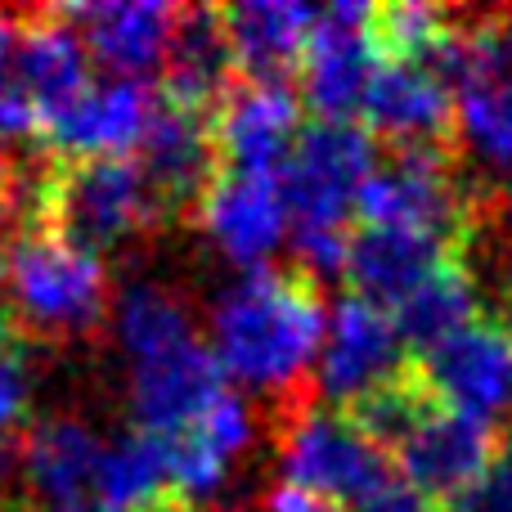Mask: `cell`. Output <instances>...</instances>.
Listing matches in <instances>:
<instances>
[{"instance_id": "1", "label": "cell", "mask_w": 512, "mask_h": 512, "mask_svg": "<svg viewBox=\"0 0 512 512\" xmlns=\"http://www.w3.org/2000/svg\"><path fill=\"white\" fill-rule=\"evenodd\" d=\"M328 315L319 283L301 270H248L221 297L212 351L225 378L252 391H297L324 351Z\"/></svg>"}, {"instance_id": "2", "label": "cell", "mask_w": 512, "mask_h": 512, "mask_svg": "<svg viewBox=\"0 0 512 512\" xmlns=\"http://www.w3.org/2000/svg\"><path fill=\"white\" fill-rule=\"evenodd\" d=\"M355 216L468 248L481 230V198L454 167V149H391L355 194Z\"/></svg>"}, {"instance_id": "3", "label": "cell", "mask_w": 512, "mask_h": 512, "mask_svg": "<svg viewBox=\"0 0 512 512\" xmlns=\"http://www.w3.org/2000/svg\"><path fill=\"white\" fill-rule=\"evenodd\" d=\"M158 221L167 216L135 158H54L45 234H59L72 248L104 256Z\"/></svg>"}, {"instance_id": "4", "label": "cell", "mask_w": 512, "mask_h": 512, "mask_svg": "<svg viewBox=\"0 0 512 512\" xmlns=\"http://www.w3.org/2000/svg\"><path fill=\"white\" fill-rule=\"evenodd\" d=\"M9 297L14 324L45 337L95 333L108 310V274L104 261L59 234H27L9 248Z\"/></svg>"}, {"instance_id": "5", "label": "cell", "mask_w": 512, "mask_h": 512, "mask_svg": "<svg viewBox=\"0 0 512 512\" xmlns=\"http://www.w3.org/2000/svg\"><path fill=\"white\" fill-rule=\"evenodd\" d=\"M378 167V140L360 122H306L279 167L292 234H346V212Z\"/></svg>"}, {"instance_id": "6", "label": "cell", "mask_w": 512, "mask_h": 512, "mask_svg": "<svg viewBox=\"0 0 512 512\" xmlns=\"http://www.w3.org/2000/svg\"><path fill=\"white\" fill-rule=\"evenodd\" d=\"M391 459L328 405H306L283 427V477L288 486L328 504H355L391 477Z\"/></svg>"}, {"instance_id": "7", "label": "cell", "mask_w": 512, "mask_h": 512, "mask_svg": "<svg viewBox=\"0 0 512 512\" xmlns=\"http://www.w3.org/2000/svg\"><path fill=\"white\" fill-rule=\"evenodd\" d=\"M378 68L373 5H328L319 9L315 32L297 63V95L315 113V122H351Z\"/></svg>"}, {"instance_id": "8", "label": "cell", "mask_w": 512, "mask_h": 512, "mask_svg": "<svg viewBox=\"0 0 512 512\" xmlns=\"http://www.w3.org/2000/svg\"><path fill=\"white\" fill-rule=\"evenodd\" d=\"M495 445L499 436L490 427V418L454 409L436 396L423 409V418L400 436V445L391 450V463H396V472L418 495L450 508L463 490H472L486 477L490 459H495Z\"/></svg>"}, {"instance_id": "9", "label": "cell", "mask_w": 512, "mask_h": 512, "mask_svg": "<svg viewBox=\"0 0 512 512\" xmlns=\"http://www.w3.org/2000/svg\"><path fill=\"white\" fill-rule=\"evenodd\" d=\"M409 364L414 360L400 346L391 310L346 292L324 333V355H319V382H315L319 400L328 409H351L355 400L378 391L382 382L400 378Z\"/></svg>"}, {"instance_id": "10", "label": "cell", "mask_w": 512, "mask_h": 512, "mask_svg": "<svg viewBox=\"0 0 512 512\" xmlns=\"http://www.w3.org/2000/svg\"><path fill=\"white\" fill-rule=\"evenodd\" d=\"M301 135V95L288 81H239L212 113L221 171L279 176Z\"/></svg>"}, {"instance_id": "11", "label": "cell", "mask_w": 512, "mask_h": 512, "mask_svg": "<svg viewBox=\"0 0 512 512\" xmlns=\"http://www.w3.org/2000/svg\"><path fill=\"white\" fill-rule=\"evenodd\" d=\"M364 131L387 149H454L459 99L423 63H382L364 90Z\"/></svg>"}, {"instance_id": "12", "label": "cell", "mask_w": 512, "mask_h": 512, "mask_svg": "<svg viewBox=\"0 0 512 512\" xmlns=\"http://www.w3.org/2000/svg\"><path fill=\"white\" fill-rule=\"evenodd\" d=\"M144 180H149L153 198H158L162 216H185L203 203L207 185L221 176L216 162V140H212V113L185 108L158 90V108L144 131L140 149H135Z\"/></svg>"}, {"instance_id": "13", "label": "cell", "mask_w": 512, "mask_h": 512, "mask_svg": "<svg viewBox=\"0 0 512 512\" xmlns=\"http://www.w3.org/2000/svg\"><path fill=\"white\" fill-rule=\"evenodd\" d=\"M225 391L230 387H225V369L216 360V351L203 337H189L176 351L135 364L131 378L135 432L171 441V436L189 432Z\"/></svg>"}, {"instance_id": "14", "label": "cell", "mask_w": 512, "mask_h": 512, "mask_svg": "<svg viewBox=\"0 0 512 512\" xmlns=\"http://www.w3.org/2000/svg\"><path fill=\"white\" fill-rule=\"evenodd\" d=\"M158 108V86L144 77L95 81L59 122L45 126V144L54 158H131Z\"/></svg>"}, {"instance_id": "15", "label": "cell", "mask_w": 512, "mask_h": 512, "mask_svg": "<svg viewBox=\"0 0 512 512\" xmlns=\"http://www.w3.org/2000/svg\"><path fill=\"white\" fill-rule=\"evenodd\" d=\"M427 387L454 409L490 418L512 400V328L504 315H481L463 333L414 360Z\"/></svg>"}, {"instance_id": "16", "label": "cell", "mask_w": 512, "mask_h": 512, "mask_svg": "<svg viewBox=\"0 0 512 512\" xmlns=\"http://www.w3.org/2000/svg\"><path fill=\"white\" fill-rule=\"evenodd\" d=\"M450 261H463V248L432 239V234L396 230V225H355L346 239L342 279L351 297L396 310L427 274H436Z\"/></svg>"}, {"instance_id": "17", "label": "cell", "mask_w": 512, "mask_h": 512, "mask_svg": "<svg viewBox=\"0 0 512 512\" xmlns=\"http://www.w3.org/2000/svg\"><path fill=\"white\" fill-rule=\"evenodd\" d=\"M14 72L18 86L32 99L36 117H41V135L95 86L90 81V50L63 9H32L18 18Z\"/></svg>"}, {"instance_id": "18", "label": "cell", "mask_w": 512, "mask_h": 512, "mask_svg": "<svg viewBox=\"0 0 512 512\" xmlns=\"http://www.w3.org/2000/svg\"><path fill=\"white\" fill-rule=\"evenodd\" d=\"M198 225L230 261L261 270V261L288 234V207L279 194V176H248V171H221L207 185L203 203L194 207Z\"/></svg>"}, {"instance_id": "19", "label": "cell", "mask_w": 512, "mask_h": 512, "mask_svg": "<svg viewBox=\"0 0 512 512\" xmlns=\"http://www.w3.org/2000/svg\"><path fill=\"white\" fill-rule=\"evenodd\" d=\"M162 72L167 77L158 90L167 99L198 113H216V104L243 81L221 9H176V32H171Z\"/></svg>"}, {"instance_id": "20", "label": "cell", "mask_w": 512, "mask_h": 512, "mask_svg": "<svg viewBox=\"0 0 512 512\" xmlns=\"http://www.w3.org/2000/svg\"><path fill=\"white\" fill-rule=\"evenodd\" d=\"M68 23L81 32L90 59L113 68L117 77H144L167 59L176 9L158 0H131V5H68Z\"/></svg>"}, {"instance_id": "21", "label": "cell", "mask_w": 512, "mask_h": 512, "mask_svg": "<svg viewBox=\"0 0 512 512\" xmlns=\"http://www.w3.org/2000/svg\"><path fill=\"white\" fill-rule=\"evenodd\" d=\"M99 459L104 445L95 432L72 418L41 423L32 436H23V477L36 499V512H68L95 499Z\"/></svg>"}, {"instance_id": "22", "label": "cell", "mask_w": 512, "mask_h": 512, "mask_svg": "<svg viewBox=\"0 0 512 512\" xmlns=\"http://www.w3.org/2000/svg\"><path fill=\"white\" fill-rule=\"evenodd\" d=\"M221 18L230 32L234 59H239V77L283 81L288 72H297L319 9L297 5V0H248V5L221 9Z\"/></svg>"}, {"instance_id": "23", "label": "cell", "mask_w": 512, "mask_h": 512, "mask_svg": "<svg viewBox=\"0 0 512 512\" xmlns=\"http://www.w3.org/2000/svg\"><path fill=\"white\" fill-rule=\"evenodd\" d=\"M472 319H481L477 279H472V270L463 261H450L436 274H427V279L391 310V324H396V337L409 351V360L432 355L441 342L463 333Z\"/></svg>"}, {"instance_id": "24", "label": "cell", "mask_w": 512, "mask_h": 512, "mask_svg": "<svg viewBox=\"0 0 512 512\" xmlns=\"http://www.w3.org/2000/svg\"><path fill=\"white\" fill-rule=\"evenodd\" d=\"M171 495H180V490H176V481H171L167 445H162L158 436L131 432V436H122V441L104 445L95 499L108 512H149Z\"/></svg>"}, {"instance_id": "25", "label": "cell", "mask_w": 512, "mask_h": 512, "mask_svg": "<svg viewBox=\"0 0 512 512\" xmlns=\"http://www.w3.org/2000/svg\"><path fill=\"white\" fill-rule=\"evenodd\" d=\"M117 337H122L126 355L135 364H144L176 351L194 333H189V319L171 292L153 288V283H131L122 292V301H117Z\"/></svg>"}, {"instance_id": "26", "label": "cell", "mask_w": 512, "mask_h": 512, "mask_svg": "<svg viewBox=\"0 0 512 512\" xmlns=\"http://www.w3.org/2000/svg\"><path fill=\"white\" fill-rule=\"evenodd\" d=\"M454 27V14L423 0H400V5H373V45L382 63H427V54L445 41Z\"/></svg>"}, {"instance_id": "27", "label": "cell", "mask_w": 512, "mask_h": 512, "mask_svg": "<svg viewBox=\"0 0 512 512\" xmlns=\"http://www.w3.org/2000/svg\"><path fill=\"white\" fill-rule=\"evenodd\" d=\"M459 131L490 162H512V86L459 95Z\"/></svg>"}, {"instance_id": "28", "label": "cell", "mask_w": 512, "mask_h": 512, "mask_svg": "<svg viewBox=\"0 0 512 512\" xmlns=\"http://www.w3.org/2000/svg\"><path fill=\"white\" fill-rule=\"evenodd\" d=\"M27 405H32V369L18 342V324L5 319L0 328V436H23Z\"/></svg>"}, {"instance_id": "29", "label": "cell", "mask_w": 512, "mask_h": 512, "mask_svg": "<svg viewBox=\"0 0 512 512\" xmlns=\"http://www.w3.org/2000/svg\"><path fill=\"white\" fill-rule=\"evenodd\" d=\"M450 512H512V427L499 436L486 477L472 490H463L450 504Z\"/></svg>"}, {"instance_id": "30", "label": "cell", "mask_w": 512, "mask_h": 512, "mask_svg": "<svg viewBox=\"0 0 512 512\" xmlns=\"http://www.w3.org/2000/svg\"><path fill=\"white\" fill-rule=\"evenodd\" d=\"M351 512H436V504L427 495H418L400 472H391L382 486H373L364 499H355Z\"/></svg>"}, {"instance_id": "31", "label": "cell", "mask_w": 512, "mask_h": 512, "mask_svg": "<svg viewBox=\"0 0 512 512\" xmlns=\"http://www.w3.org/2000/svg\"><path fill=\"white\" fill-rule=\"evenodd\" d=\"M265 512H346V508L328 504V499H319V495H306V490H297V486H279L270 495V508Z\"/></svg>"}, {"instance_id": "32", "label": "cell", "mask_w": 512, "mask_h": 512, "mask_svg": "<svg viewBox=\"0 0 512 512\" xmlns=\"http://www.w3.org/2000/svg\"><path fill=\"white\" fill-rule=\"evenodd\" d=\"M14 477H23V436H0V499H9Z\"/></svg>"}, {"instance_id": "33", "label": "cell", "mask_w": 512, "mask_h": 512, "mask_svg": "<svg viewBox=\"0 0 512 512\" xmlns=\"http://www.w3.org/2000/svg\"><path fill=\"white\" fill-rule=\"evenodd\" d=\"M14 54H18V14L0 9V81H14Z\"/></svg>"}, {"instance_id": "34", "label": "cell", "mask_w": 512, "mask_h": 512, "mask_svg": "<svg viewBox=\"0 0 512 512\" xmlns=\"http://www.w3.org/2000/svg\"><path fill=\"white\" fill-rule=\"evenodd\" d=\"M5 274H9V252H5V234H0V283H5Z\"/></svg>"}, {"instance_id": "35", "label": "cell", "mask_w": 512, "mask_h": 512, "mask_svg": "<svg viewBox=\"0 0 512 512\" xmlns=\"http://www.w3.org/2000/svg\"><path fill=\"white\" fill-rule=\"evenodd\" d=\"M68 512H108V508L99 504V499H90V504H81V508H68Z\"/></svg>"}]
</instances>
